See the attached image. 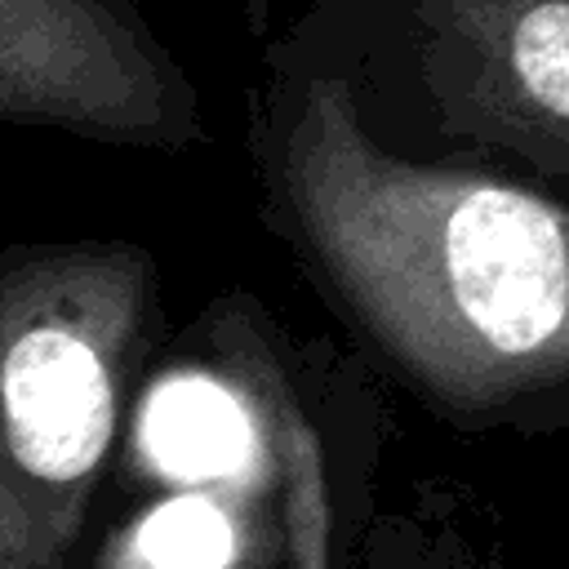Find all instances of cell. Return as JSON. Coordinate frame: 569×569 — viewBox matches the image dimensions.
I'll return each instance as SVG.
<instances>
[{"mask_svg": "<svg viewBox=\"0 0 569 569\" xmlns=\"http://www.w3.org/2000/svg\"><path fill=\"white\" fill-rule=\"evenodd\" d=\"M280 209L347 311L445 409L569 382V204L382 151L342 80H307L276 142Z\"/></svg>", "mask_w": 569, "mask_h": 569, "instance_id": "6da1fadb", "label": "cell"}, {"mask_svg": "<svg viewBox=\"0 0 569 569\" xmlns=\"http://www.w3.org/2000/svg\"><path fill=\"white\" fill-rule=\"evenodd\" d=\"M156 316L129 240L0 244V569H76Z\"/></svg>", "mask_w": 569, "mask_h": 569, "instance_id": "7a4b0ae2", "label": "cell"}, {"mask_svg": "<svg viewBox=\"0 0 569 569\" xmlns=\"http://www.w3.org/2000/svg\"><path fill=\"white\" fill-rule=\"evenodd\" d=\"M0 124L142 151L204 138L200 89L133 0H0Z\"/></svg>", "mask_w": 569, "mask_h": 569, "instance_id": "3957f363", "label": "cell"}, {"mask_svg": "<svg viewBox=\"0 0 569 569\" xmlns=\"http://www.w3.org/2000/svg\"><path fill=\"white\" fill-rule=\"evenodd\" d=\"M418 40L453 129L569 173V0H418Z\"/></svg>", "mask_w": 569, "mask_h": 569, "instance_id": "277c9868", "label": "cell"}, {"mask_svg": "<svg viewBox=\"0 0 569 569\" xmlns=\"http://www.w3.org/2000/svg\"><path fill=\"white\" fill-rule=\"evenodd\" d=\"M240 373L249 400L271 418L284 569H333V502H329L320 436L253 342H240Z\"/></svg>", "mask_w": 569, "mask_h": 569, "instance_id": "5b68a950", "label": "cell"}]
</instances>
